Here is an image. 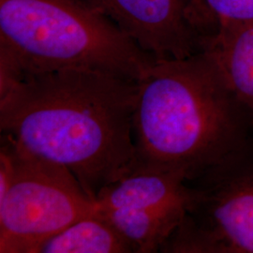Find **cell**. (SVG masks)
<instances>
[{"label":"cell","mask_w":253,"mask_h":253,"mask_svg":"<svg viewBox=\"0 0 253 253\" xmlns=\"http://www.w3.org/2000/svg\"><path fill=\"white\" fill-rule=\"evenodd\" d=\"M188 4L202 40L217 27L253 23V0H188Z\"/></svg>","instance_id":"obj_10"},{"label":"cell","mask_w":253,"mask_h":253,"mask_svg":"<svg viewBox=\"0 0 253 253\" xmlns=\"http://www.w3.org/2000/svg\"><path fill=\"white\" fill-rule=\"evenodd\" d=\"M102 10L155 60L200 52L202 38L188 0H87Z\"/></svg>","instance_id":"obj_7"},{"label":"cell","mask_w":253,"mask_h":253,"mask_svg":"<svg viewBox=\"0 0 253 253\" xmlns=\"http://www.w3.org/2000/svg\"><path fill=\"white\" fill-rule=\"evenodd\" d=\"M200 52L253 126V23L217 27L203 38Z\"/></svg>","instance_id":"obj_8"},{"label":"cell","mask_w":253,"mask_h":253,"mask_svg":"<svg viewBox=\"0 0 253 253\" xmlns=\"http://www.w3.org/2000/svg\"><path fill=\"white\" fill-rule=\"evenodd\" d=\"M190 197V184L179 174L134 166L100 190L95 207L132 253H160L185 217Z\"/></svg>","instance_id":"obj_6"},{"label":"cell","mask_w":253,"mask_h":253,"mask_svg":"<svg viewBox=\"0 0 253 253\" xmlns=\"http://www.w3.org/2000/svg\"><path fill=\"white\" fill-rule=\"evenodd\" d=\"M0 51L23 75L82 69L138 82L157 61L87 0H0Z\"/></svg>","instance_id":"obj_3"},{"label":"cell","mask_w":253,"mask_h":253,"mask_svg":"<svg viewBox=\"0 0 253 253\" xmlns=\"http://www.w3.org/2000/svg\"><path fill=\"white\" fill-rule=\"evenodd\" d=\"M9 146L13 176L0 199V253H36L48 238L95 210V200L67 168Z\"/></svg>","instance_id":"obj_4"},{"label":"cell","mask_w":253,"mask_h":253,"mask_svg":"<svg viewBox=\"0 0 253 253\" xmlns=\"http://www.w3.org/2000/svg\"><path fill=\"white\" fill-rule=\"evenodd\" d=\"M252 127L203 53L158 60L138 81L133 167L193 180L247 144Z\"/></svg>","instance_id":"obj_2"},{"label":"cell","mask_w":253,"mask_h":253,"mask_svg":"<svg viewBox=\"0 0 253 253\" xmlns=\"http://www.w3.org/2000/svg\"><path fill=\"white\" fill-rule=\"evenodd\" d=\"M138 82L93 70L25 73L0 97V132L73 172L93 200L135 163Z\"/></svg>","instance_id":"obj_1"},{"label":"cell","mask_w":253,"mask_h":253,"mask_svg":"<svg viewBox=\"0 0 253 253\" xmlns=\"http://www.w3.org/2000/svg\"><path fill=\"white\" fill-rule=\"evenodd\" d=\"M132 253L106 217L96 209L41 245L36 253Z\"/></svg>","instance_id":"obj_9"},{"label":"cell","mask_w":253,"mask_h":253,"mask_svg":"<svg viewBox=\"0 0 253 253\" xmlns=\"http://www.w3.org/2000/svg\"><path fill=\"white\" fill-rule=\"evenodd\" d=\"M188 182V211L160 253H253V140Z\"/></svg>","instance_id":"obj_5"}]
</instances>
